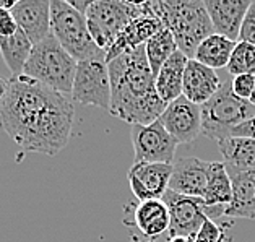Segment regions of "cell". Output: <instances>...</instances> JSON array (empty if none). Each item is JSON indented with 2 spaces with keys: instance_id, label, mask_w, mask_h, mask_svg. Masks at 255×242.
<instances>
[{
  "instance_id": "obj_18",
  "label": "cell",
  "mask_w": 255,
  "mask_h": 242,
  "mask_svg": "<svg viewBox=\"0 0 255 242\" xmlns=\"http://www.w3.org/2000/svg\"><path fill=\"white\" fill-rule=\"evenodd\" d=\"M164 26L159 18L154 16H141L136 18L128 26L117 36L108 51H106V64L117 59L119 55L133 51V49L145 46V42L153 38L154 34L161 31Z\"/></svg>"
},
{
  "instance_id": "obj_23",
  "label": "cell",
  "mask_w": 255,
  "mask_h": 242,
  "mask_svg": "<svg viewBox=\"0 0 255 242\" xmlns=\"http://www.w3.org/2000/svg\"><path fill=\"white\" fill-rule=\"evenodd\" d=\"M207 207H228L233 198V184L226 166L220 161H211L207 190L202 197Z\"/></svg>"
},
{
  "instance_id": "obj_16",
  "label": "cell",
  "mask_w": 255,
  "mask_h": 242,
  "mask_svg": "<svg viewBox=\"0 0 255 242\" xmlns=\"http://www.w3.org/2000/svg\"><path fill=\"white\" fill-rule=\"evenodd\" d=\"M203 3L215 33L231 41H238L242 21L252 2L249 0H207Z\"/></svg>"
},
{
  "instance_id": "obj_9",
  "label": "cell",
  "mask_w": 255,
  "mask_h": 242,
  "mask_svg": "<svg viewBox=\"0 0 255 242\" xmlns=\"http://www.w3.org/2000/svg\"><path fill=\"white\" fill-rule=\"evenodd\" d=\"M132 143L135 163H166L172 164L177 150V140L156 121L150 125H132Z\"/></svg>"
},
{
  "instance_id": "obj_34",
  "label": "cell",
  "mask_w": 255,
  "mask_h": 242,
  "mask_svg": "<svg viewBox=\"0 0 255 242\" xmlns=\"http://www.w3.org/2000/svg\"><path fill=\"white\" fill-rule=\"evenodd\" d=\"M15 0H0V10H7L10 11L11 8L15 7Z\"/></svg>"
},
{
  "instance_id": "obj_10",
  "label": "cell",
  "mask_w": 255,
  "mask_h": 242,
  "mask_svg": "<svg viewBox=\"0 0 255 242\" xmlns=\"http://www.w3.org/2000/svg\"><path fill=\"white\" fill-rule=\"evenodd\" d=\"M161 200L169 210L171 225L167 238H194L203 223L208 220L203 198L179 195L167 189Z\"/></svg>"
},
{
  "instance_id": "obj_15",
  "label": "cell",
  "mask_w": 255,
  "mask_h": 242,
  "mask_svg": "<svg viewBox=\"0 0 255 242\" xmlns=\"http://www.w3.org/2000/svg\"><path fill=\"white\" fill-rule=\"evenodd\" d=\"M211 161L190 156L182 158L172 164L169 190L179 195L202 198L207 190Z\"/></svg>"
},
{
  "instance_id": "obj_26",
  "label": "cell",
  "mask_w": 255,
  "mask_h": 242,
  "mask_svg": "<svg viewBox=\"0 0 255 242\" xmlns=\"http://www.w3.org/2000/svg\"><path fill=\"white\" fill-rule=\"evenodd\" d=\"M228 72L233 77L255 75V46L238 41L228 64Z\"/></svg>"
},
{
  "instance_id": "obj_5",
  "label": "cell",
  "mask_w": 255,
  "mask_h": 242,
  "mask_svg": "<svg viewBox=\"0 0 255 242\" xmlns=\"http://www.w3.org/2000/svg\"><path fill=\"white\" fill-rule=\"evenodd\" d=\"M154 16L153 2H111L93 0L86 11V24L95 44L108 51L124 29L136 18ZM156 18V16H154Z\"/></svg>"
},
{
  "instance_id": "obj_13",
  "label": "cell",
  "mask_w": 255,
  "mask_h": 242,
  "mask_svg": "<svg viewBox=\"0 0 255 242\" xmlns=\"http://www.w3.org/2000/svg\"><path fill=\"white\" fill-rule=\"evenodd\" d=\"M18 29L33 46L52 34L51 2L49 0H18L10 10Z\"/></svg>"
},
{
  "instance_id": "obj_24",
  "label": "cell",
  "mask_w": 255,
  "mask_h": 242,
  "mask_svg": "<svg viewBox=\"0 0 255 242\" xmlns=\"http://www.w3.org/2000/svg\"><path fill=\"white\" fill-rule=\"evenodd\" d=\"M33 44L20 29L10 38H0V55L13 77H21Z\"/></svg>"
},
{
  "instance_id": "obj_6",
  "label": "cell",
  "mask_w": 255,
  "mask_h": 242,
  "mask_svg": "<svg viewBox=\"0 0 255 242\" xmlns=\"http://www.w3.org/2000/svg\"><path fill=\"white\" fill-rule=\"evenodd\" d=\"M51 28L54 38L77 62H106V52L93 41L85 15L77 11L67 0L51 2Z\"/></svg>"
},
{
  "instance_id": "obj_4",
  "label": "cell",
  "mask_w": 255,
  "mask_h": 242,
  "mask_svg": "<svg viewBox=\"0 0 255 242\" xmlns=\"http://www.w3.org/2000/svg\"><path fill=\"white\" fill-rule=\"evenodd\" d=\"M78 62L51 34L33 46L23 75L47 86L60 95L72 93Z\"/></svg>"
},
{
  "instance_id": "obj_21",
  "label": "cell",
  "mask_w": 255,
  "mask_h": 242,
  "mask_svg": "<svg viewBox=\"0 0 255 242\" xmlns=\"http://www.w3.org/2000/svg\"><path fill=\"white\" fill-rule=\"evenodd\" d=\"M218 150L228 172H246L255 169V140L229 136L218 141Z\"/></svg>"
},
{
  "instance_id": "obj_17",
  "label": "cell",
  "mask_w": 255,
  "mask_h": 242,
  "mask_svg": "<svg viewBox=\"0 0 255 242\" xmlns=\"http://www.w3.org/2000/svg\"><path fill=\"white\" fill-rule=\"evenodd\" d=\"M221 78L213 68L202 65L195 59H189L184 72L182 96L197 106H203L221 88Z\"/></svg>"
},
{
  "instance_id": "obj_1",
  "label": "cell",
  "mask_w": 255,
  "mask_h": 242,
  "mask_svg": "<svg viewBox=\"0 0 255 242\" xmlns=\"http://www.w3.org/2000/svg\"><path fill=\"white\" fill-rule=\"evenodd\" d=\"M73 116L65 95L24 75L8 80V91L0 101V130L28 153H60L70 140Z\"/></svg>"
},
{
  "instance_id": "obj_31",
  "label": "cell",
  "mask_w": 255,
  "mask_h": 242,
  "mask_svg": "<svg viewBox=\"0 0 255 242\" xmlns=\"http://www.w3.org/2000/svg\"><path fill=\"white\" fill-rule=\"evenodd\" d=\"M231 136H244V138L255 140V116L247 119L246 122L239 123L231 132Z\"/></svg>"
},
{
  "instance_id": "obj_22",
  "label": "cell",
  "mask_w": 255,
  "mask_h": 242,
  "mask_svg": "<svg viewBox=\"0 0 255 242\" xmlns=\"http://www.w3.org/2000/svg\"><path fill=\"white\" fill-rule=\"evenodd\" d=\"M236 47V41H231L221 34H211L197 47L194 59L208 68H225L229 64L231 54Z\"/></svg>"
},
{
  "instance_id": "obj_36",
  "label": "cell",
  "mask_w": 255,
  "mask_h": 242,
  "mask_svg": "<svg viewBox=\"0 0 255 242\" xmlns=\"http://www.w3.org/2000/svg\"><path fill=\"white\" fill-rule=\"evenodd\" d=\"M249 103H251L252 106H255V86H254V91H252V95H251V99H249Z\"/></svg>"
},
{
  "instance_id": "obj_3",
  "label": "cell",
  "mask_w": 255,
  "mask_h": 242,
  "mask_svg": "<svg viewBox=\"0 0 255 242\" xmlns=\"http://www.w3.org/2000/svg\"><path fill=\"white\" fill-rule=\"evenodd\" d=\"M153 15L174 36L177 49L187 59H194L197 47L215 34L213 24L200 0L192 2H153Z\"/></svg>"
},
{
  "instance_id": "obj_14",
  "label": "cell",
  "mask_w": 255,
  "mask_h": 242,
  "mask_svg": "<svg viewBox=\"0 0 255 242\" xmlns=\"http://www.w3.org/2000/svg\"><path fill=\"white\" fill-rule=\"evenodd\" d=\"M136 228L141 242H167L169 233V210L163 200H146L132 205V221L126 223Z\"/></svg>"
},
{
  "instance_id": "obj_29",
  "label": "cell",
  "mask_w": 255,
  "mask_h": 242,
  "mask_svg": "<svg viewBox=\"0 0 255 242\" xmlns=\"http://www.w3.org/2000/svg\"><path fill=\"white\" fill-rule=\"evenodd\" d=\"M239 41L249 42V44L255 46V2H252L251 7L247 8V13L241 26Z\"/></svg>"
},
{
  "instance_id": "obj_30",
  "label": "cell",
  "mask_w": 255,
  "mask_h": 242,
  "mask_svg": "<svg viewBox=\"0 0 255 242\" xmlns=\"http://www.w3.org/2000/svg\"><path fill=\"white\" fill-rule=\"evenodd\" d=\"M18 31V26L10 11L0 10V38H10Z\"/></svg>"
},
{
  "instance_id": "obj_32",
  "label": "cell",
  "mask_w": 255,
  "mask_h": 242,
  "mask_svg": "<svg viewBox=\"0 0 255 242\" xmlns=\"http://www.w3.org/2000/svg\"><path fill=\"white\" fill-rule=\"evenodd\" d=\"M67 2L70 3L77 11H80L82 15H86V11H88L90 5L93 3V0H86V2H83V0H67Z\"/></svg>"
},
{
  "instance_id": "obj_11",
  "label": "cell",
  "mask_w": 255,
  "mask_h": 242,
  "mask_svg": "<svg viewBox=\"0 0 255 242\" xmlns=\"http://www.w3.org/2000/svg\"><path fill=\"white\" fill-rule=\"evenodd\" d=\"M159 122L177 143H192L202 133V108L180 96L167 104Z\"/></svg>"
},
{
  "instance_id": "obj_35",
  "label": "cell",
  "mask_w": 255,
  "mask_h": 242,
  "mask_svg": "<svg viewBox=\"0 0 255 242\" xmlns=\"http://www.w3.org/2000/svg\"><path fill=\"white\" fill-rule=\"evenodd\" d=\"M167 242H195V239L194 238H180V236H177V238H169Z\"/></svg>"
},
{
  "instance_id": "obj_7",
  "label": "cell",
  "mask_w": 255,
  "mask_h": 242,
  "mask_svg": "<svg viewBox=\"0 0 255 242\" xmlns=\"http://www.w3.org/2000/svg\"><path fill=\"white\" fill-rule=\"evenodd\" d=\"M202 108V135L216 143L231 136V132L255 116V106L234 95L231 82H223L216 95Z\"/></svg>"
},
{
  "instance_id": "obj_2",
  "label": "cell",
  "mask_w": 255,
  "mask_h": 242,
  "mask_svg": "<svg viewBox=\"0 0 255 242\" xmlns=\"http://www.w3.org/2000/svg\"><path fill=\"white\" fill-rule=\"evenodd\" d=\"M111 80L109 113L130 125H150L159 121L167 104L154 88L145 46L119 55L108 64Z\"/></svg>"
},
{
  "instance_id": "obj_12",
  "label": "cell",
  "mask_w": 255,
  "mask_h": 242,
  "mask_svg": "<svg viewBox=\"0 0 255 242\" xmlns=\"http://www.w3.org/2000/svg\"><path fill=\"white\" fill-rule=\"evenodd\" d=\"M172 164L133 163L127 172L132 194L138 202L161 200L169 189Z\"/></svg>"
},
{
  "instance_id": "obj_8",
  "label": "cell",
  "mask_w": 255,
  "mask_h": 242,
  "mask_svg": "<svg viewBox=\"0 0 255 242\" xmlns=\"http://www.w3.org/2000/svg\"><path fill=\"white\" fill-rule=\"evenodd\" d=\"M70 95L73 101L78 104L109 111L111 80L108 64L103 60L78 62Z\"/></svg>"
},
{
  "instance_id": "obj_27",
  "label": "cell",
  "mask_w": 255,
  "mask_h": 242,
  "mask_svg": "<svg viewBox=\"0 0 255 242\" xmlns=\"http://www.w3.org/2000/svg\"><path fill=\"white\" fill-rule=\"evenodd\" d=\"M195 242H225L226 226H220L213 220H207L194 236Z\"/></svg>"
},
{
  "instance_id": "obj_20",
  "label": "cell",
  "mask_w": 255,
  "mask_h": 242,
  "mask_svg": "<svg viewBox=\"0 0 255 242\" xmlns=\"http://www.w3.org/2000/svg\"><path fill=\"white\" fill-rule=\"evenodd\" d=\"M187 62L189 59L182 52L176 51L159 68L154 78V88L164 104H169L182 96V82Z\"/></svg>"
},
{
  "instance_id": "obj_19",
  "label": "cell",
  "mask_w": 255,
  "mask_h": 242,
  "mask_svg": "<svg viewBox=\"0 0 255 242\" xmlns=\"http://www.w3.org/2000/svg\"><path fill=\"white\" fill-rule=\"evenodd\" d=\"M228 174L233 184V198L225 210V216L231 220H255V169Z\"/></svg>"
},
{
  "instance_id": "obj_33",
  "label": "cell",
  "mask_w": 255,
  "mask_h": 242,
  "mask_svg": "<svg viewBox=\"0 0 255 242\" xmlns=\"http://www.w3.org/2000/svg\"><path fill=\"white\" fill-rule=\"evenodd\" d=\"M7 91H8V82L0 77V101H2V99L5 98Z\"/></svg>"
},
{
  "instance_id": "obj_25",
  "label": "cell",
  "mask_w": 255,
  "mask_h": 242,
  "mask_svg": "<svg viewBox=\"0 0 255 242\" xmlns=\"http://www.w3.org/2000/svg\"><path fill=\"white\" fill-rule=\"evenodd\" d=\"M176 51H179L177 44H176V41H174L172 33L167 28L158 31L153 38H150L145 42L146 59H148V64H150L154 78H156L159 68L164 65V62Z\"/></svg>"
},
{
  "instance_id": "obj_28",
  "label": "cell",
  "mask_w": 255,
  "mask_h": 242,
  "mask_svg": "<svg viewBox=\"0 0 255 242\" xmlns=\"http://www.w3.org/2000/svg\"><path fill=\"white\" fill-rule=\"evenodd\" d=\"M231 86H233V91H234L236 96L249 101V99H251L252 91H254V86H255V75H238V77H234L233 82H231Z\"/></svg>"
}]
</instances>
